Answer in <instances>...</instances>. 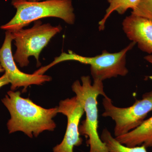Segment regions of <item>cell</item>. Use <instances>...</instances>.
Listing matches in <instances>:
<instances>
[{
  "label": "cell",
  "mask_w": 152,
  "mask_h": 152,
  "mask_svg": "<svg viewBox=\"0 0 152 152\" xmlns=\"http://www.w3.org/2000/svg\"><path fill=\"white\" fill-rule=\"evenodd\" d=\"M115 139L121 144L129 147L144 145L149 148L152 141V116L144 121L134 129Z\"/></svg>",
  "instance_id": "30bf717a"
},
{
  "label": "cell",
  "mask_w": 152,
  "mask_h": 152,
  "mask_svg": "<svg viewBox=\"0 0 152 152\" xmlns=\"http://www.w3.org/2000/svg\"><path fill=\"white\" fill-rule=\"evenodd\" d=\"M149 147H150V148H151L152 152V141L151 142V143H150L149 146Z\"/></svg>",
  "instance_id": "ac0fdd59"
},
{
  "label": "cell",
  "mask_w": 152,
  "mask_h": 152,
  "mask_svg": "<svg viewBox=\"0 0 152 152\" xmlns=\"http://www.w3.org/2000/svg\"><path fill=\"white\" fill-rule=\"evenodd\" d=\"M144 59L152 65V54L148 55L144 57Z\"/></svg>",
  "instance_id": "9a60e30c"
},
{
  "label": "cell",
  "mask_w": 152,
  "mask_h": 152,
  "mask_svg": "<svg viewBox=\"0 0 152 152\" xmlns=\"http://www.w3.org/2000/svg\"><path fill=\"white\" fill-rule=\"evenodd\" d=\"M122 28L128 39L141 50L152 54V20L131 14L124 19Z\"/></svg>",
  "instance_id": "9c48e42d"
},
{
  "label": "cell",
  "mask_w": 152,
  "mask_h": 152,
  "mask_svg": "<svg viewBox=\"0 0 152 152\" xmlns=\"http://www.w3.org/2000/svg\"><path fill=\"white\" fill-rule=\"evenodd\" d=\"M107 1L109 7L106 10L104 18L99 23V31L104 29L107 20L114 12L115 11L120 15H123L129 9L134 8L139 0H107Z\"/></svg>",
  "instance_id": "7c38bea8"
},
{
  "label": "cell",
  "mask_w": 152,
  "mask_h": 152,
  "mask_svg": "<svg viewBox=\"0 0 152 152\" xmlns=\"http://www.w3.org/2000/svg\"><path fill=\"white\" fill-rule=\"evenodd\" d=\"M21 1H40V0H20Z\"/></svg>",
  "instance_id": "2e32d148"
},
{
  "label": "cell",
  "mask_w": 152,
  "mask_h": 152,
  "mask_svg": "<svg viewBox=\"0 0 152 152\" xmlns=\"http://www.w3.org/2000/svg\"><path fill=\"white\" fill-rule=\"evenodd\" d=\"M108 152H148L145 146L129 147L121 144L112 135L107 129H104L100 137Z\"/></svg>",
  "instance_id": "8fae6325"
},
{
  "label": "cell",
  "mask_w": 152,
  "mask_h": 152,
  "mask_svg": "<svg viewBox=\"0 0 152 152\" xmlns=\"http://www.w3.org/2000/svg\"><path fill=\"white\" fill-rule=\"evenodd\" d=\"M4 71V69H3L2 67L1 66V65H0V73L3 72Z\"/></svg>",
  "instance_id": "e0dca14e"
},
{
  "label": "cell",
  "mask_w": 152,
  "mask_h": 152,
  "mask_svg": "<svg viewBox=\"0 0 152 152\" xmlns=\"http://www.w3.org/2000/svg\"><path fill=\"white\" fill-rule=\"evenodd\" d=\"M13 40L12 33L6 31L5 37L1 48H0V65L7 76L12 91H15L20 87H23V92L27 91L28 87L31 85H40L50 81L51 77L45 75L26 74L18 68L12 51V42Z\"/></svg>",
  "instance_id": "52a82bcc"
},
{
  "label": "cell",
  "mask_w": 152,
  "mask_h": 152,
  "mask_svg": "<svg viewBox=\"0 0 152 152\" xmlns=\"http://www.w3.org/2000/svg\"><path fill=\"white\" fill-rule=\"evenodd\" d=\"M1 101L10 114L7 124L10 134L20 131L30 138L37 137L44 131H53L56 128L53 118L58 113V107L44 108L13 91H9Z\"/></svg>",
  "instance_id": "6da1fadb"
},
{
  "label": "cell",
  "mask_w": 152,
  "mask_h": 152,
  "mask_svg": "<svg viewBox=\"0 0 152 152\" xmlns=\"http://www.w3.org/2000/svg\"><path fill=\"white\" fill-rule=\"evenodd\" d=\"M132 42L121 50L118 53H110L104 50L101 54L94 57H88L77 54L71 50L68 53H63L60 56L49 65L39 69L41 74H43L49 68L58 63L68 61H74L90 66V69L94 80L103 81L107 79L117 77L118 76H125L129 73L126 67L127 53L135 45Z\"/></svg>",
  "instance_id": "277c9868"
},
{
  "label": "cell",
  "mask_w": 152,
  "mask_h": 152,
  "mask_svg": "<svg viewBox=\"0 0 152 152\" xmlns=\"http://www.w3.org/2000/svg\"><path fill=\"white\" fill-rule=\"evenodd\" d=\"M58 109V113L66 116L67 125L62 141L53 148V152H74V147L81 145L83 142L79 124L85 113L83 107L75 96L60 101Z\"/></svg>",
  "instance_id": "ba28073f"
},
{
  "label": "cell",
  "mask_w": 152,
  "mask_h": 152,
  "mask_svg": "<svg viewBox=\"0 0 152 152\" xmlns=\"http://www.w3.org/2000/svg\"><path fill=\"white\" fill-rule=\"evenodd\" d=\"M82 83L79 80L72 86L73 91L80 101L86 113V119L79 126V132L87 139V145L90 146L89 152H108L105 144L98 134L99 127L97 98L99 95L107 97L104 89L103 81L94 80L91 83L89 76H82Z\"/></svg>",
  "instance_id": "7a4b0ae2"
},
{
  "label": "cell",
  "mask_w": 152,
  "mask_h": 152,
  "mask_svg": "<svg viewBox=\"0 0 152 152\" xmlns=\"http://www.w3.org/2000/svg\"><path fill=\"white\" fill-rule=\"evenodd\" d=\"M12 4L16 9L15 15L10 22L0 27L11 32L21 29L32 22L43 18H59L69 25L74 24L75 21L72 0L42 2L12 0Z\"/></svg>",
  "instance_id": "3957f363"
},
{
  "label": "cell",
  "mask_w": 152,
  "mask_h": 152,
  "mask_svg": "<svg viewBox=\"0 0 152 152\" xmlns=\"http://www.w3.org/2000/svg\"><path fill=\"white\" fill-rule=\"evenodd\" d=\"M62 30L60 25L53 26L50 23L42 24L39 20L35 21L30 28H23L11 32L16 47L13 55L15 62L20 67H25L29 64L28 58L33 56L37 60L38 66L40 65L39 57L41 52L52 38Z\"/></svg>",
  "instance_id": "5b68a950"
},
{
  "label": "cell",
  "mask_w": 152,
  "mask_h": 152,
  "mask_svg": "<svg viewBox=\"0 0 152 152\" xmlns=\"http://www.w3.org/2000/svg\"><path fill=\"white\" fill-rule=\"evenodd\" d=\"M131 13L152 20V0H139Z\"/></svg>",
  "instance_id": "4fadbf2b"
},
{
  "label": "cell",
  "mask_w": 152,
  "mask_h": 152,
  "mask_svg": "<svg viewBox=\"0 0 152 152\" xmlns=\"http://www.w3.org/2000/svg\"><path fill=\"white\" fill-rule=\"evenodd\" d=\"M10 83L7 76L5 74L0 77V88Z\"/></svg>",
  "instance_id": "5bb4252c"
},
{
  "label": "cell",
  "mask_w": 152,
  "mask_h": 152,
  "mask_svg": "<svg viewBox=\"0 0 152 152\" xmlns=\"http://www.w3.org/2000/svg\"><path fill=\"white\" fill-rule=\"evenodd\" d=\"M103 117H110L115 122V137L123 135L141 124L148 114L152 111V90L144 94L141 99L136 100L130 107H119L114 105L108 97L103 99Z\"/></svg>",
  "instance_id": "8992f818"
},
{
  "label": "cell",
  "mask_w": 152,
  "mask_h": 152,
  "mask_svg": "<svg viewBox=\"0 0 152 152\" xmlns=\"http://www.w3.org/2000/svg\"></svg>",
  "instance_id": "d6986e66"
}]
</instances>
